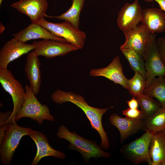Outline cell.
I'll return each mask as SVG.
<instances>
[{
  "label": "cell",
  "instance_id": "obj_20",
  "mask_svg": "<svg viewBox=\"0 0 165 165\" xmlns=\"http://www.w3.org/2000/svg\"><path fill=\"white\" fill-rule=\"evenodd\" d=\"M149 152L152 165H165V134L163 131L153 134Z\"/></svg>",
  "mask_w": 165,
  "mask_h": 165
},
{
  "label": "cell",
  "instance_id": "obj_15",
  "mask_svg": "<svg viewBox=\"0 0 165 165\" xmlns=\"http://www.w3.org/2000/svg\"><path fill=\"white\" fill-rule=\"evenodd\" d=\"M29 136L34 141L37 148L36 154L31 165L38 164L42 158L46 156H52L61 159L65 158L66 155L64 152L54 149L50 145L47 138L44 134L32 130Z\"/></svg>",
  "mask_w": 165,
  "mask_h": 165
},
{
  "label": "cell",
  "instance_id": "obj_27",
  "mask_svg": "<svg viewBox=\"0 0 165 165\" xmlns=\"http://www.w3.org/2000/svg\"><path fill=\"white\" fill-rule=\"evenodd\" d=\"M123 114L126 117L133 119H141V114L140 110L138 108L133 109L130 108L123 110Z\"/></svg>",
  "mask_w": 165,
  "mask_h": 165
},
{
  "label": "cell",
  "instance_id": "obj_7",
  "mask_svg": "<svg viewBox=\"0 0 165 165\" xmlns=\"http://www.w3.org/2000/svg\"><path fill=\"white\" fill-rule=\"evenodd\" d=\"M32 130L30 128L18 125L16 122L9 123L2 142L0 145V161L2 164H11L22 138L25 135L29 136Z\"/></svg>",
  "mask_w": 165,
  "mask_h": 165
},
{
  "label": "cell",
  "instance_id": "obj_29",
  "mask_svg": "<svg viewBox=\"0 0 165 165\" xmlns=\"http://www.w3.org/2000/svg\"><path fill=\"white\" fill-rule=\"evenodd\" d=\"M12 113L11 111L6 112H1L0 113V127L2 126L6 121L7 119Z\"/></svg>",
  "mask_w": 165,
  "mask_h": 165
},
{
  "label": "cell",
  "instance_id": "obj_26",
  "mask_svg": "<svg viewBox=\"0 0 165 165\" xmlns=\"http://www.w3.org/2000/svg\"><path fill=\"white\" fill-rule=\"evenodd\" d=\"M127 89L129 93L133 96L136 97L143 94L146 88V79L137 72H134L133 77L128 79Z\"/></svg>",
  "mask_w": 165,
  "mask_h": 165
},
{
  "label": "cell",
  "instance_id": "obj_17",
  "mask_svg": "<svg viewBox=\"0 0 165 165\" xmlns=\"http://www.w3.org/2000/svg\"><path fill=\"white\" fill-rule=\"evenodd\" d=\"M13 35L14 38L24 43L30 40L38 38L67 42L64 38L53 35L37 23H31L26 28Z\"/></svg>",
  "mask_w": 165,
  "mask_h": 165
},
{
  "label": "cell",
  "instance_id": "obj_10",
  "mask_svg": "<svg viewBox=\"0 0 165 165\" xmlns=\"http://www.w3.org/2000/svg\"><path fill=\"white\" fill-rule=\"evenodd\" d=\"M142 11L138 0L125 3L118 14L117 22L119 28L124 32L137 27L141 21Z\"/></svg>",
  "mask_w": 165,
  "mask_h": 165
},
{
  "label": "cell",
  "instance_id": "obj_24",
  "mask_svg": "<svg viewBox=\"0 0 165 165\" xmlns=\"http://www.w3.org/2000/svg\"><path fill=\"white\" fill-rule=\"evenodd\" d=\"M128 61L130 67L146 79V71L143 57L137 52L130 48L120 49Z\"/></svg>",
  "mask_w": 165,
  "mask_h": 165
},
{
  "label": "cell",
  "instance_id": "obj_12",
  "mask_svg": "<svg viewBox=\"0 0 165 165\" xmlns=\"http://www.w3.org/2000/svg\"><path fill=\"white\" fill-rule=\"evenodd\" d=\"M11 6L28 16L31 23H37L45 16L48 5L46 0H20Z\"/></svg>",
  "mask_w": 165,
  "mask_h": 165
},
{
  "label": "cell",
  "instance_id": "obj_14",
  "mask_svg": "<svg viewBox=\"0 0 165 165\" xmlns=\"http://www.w3.org/2000/svg\"><path fill=\"white\" fill-rule=\"evenodd\" d=\"M89 75L93 77H104L115 83L119 84L127 89L128 79L123 73L122 64L120 58L118 56L115 57L106 67L91 69Z\"/></svg>",
  "mask_w": 165,
  "mask_h": 165
},
{
  "label": "cell",
  "instance_id": "obj_23",
  "mask_svg": "<svg viewBox=\"0 0 165 165\" xmlns=\"http://www.w3.org/2000/svg\"><path fill=\"white\" fill-rule=\"evenodd\" d=\"M142 130L154 133L165 130V108L160 107L153 114L143 120Z\"/></svg>",
  "mask_w": 165,
  "mask_h": 165
},
{
  "label": "cell",
  "instance_id": "obj_5",
  "mask_svg": "<svg viewBox=\"0 0 165 165\" xmlns=\"http://www.w3.org/2000/svg\"><path fill=\"white\" fill-rule=\"evenodd\" d=\"M156 38V33L149 34L143 56L146 71V88L156 76H165V65L160 54Z\"/></svg>",
  "mask_w": 165,
  "mask_h": 165
},
{
  "label": "cell",
  "instance_id": "obj_3",
  "mask_svg": "<svg viewBox=\"0 0 165 165\" xmlns=\"http://www.w3.org/2000/svg\"><path fill=\"white\" fill-rule=\"evenodd\" d=\"M26 93L25 100L20 111L16 116V121L24 117H27L42 125L44 120L53 121L54 117L50 113V110L46 105L41 104L35 97L30 86H25Z\"/></svg>",
  "mask_w": 165,
  "mask_h": 165
},
{
  "label": "cell",
  "instance_id": "obj_4",
  "mask_svg": "<svg viewBox=\"0 0 165 165\" xmlns=\"http://www.w3.org/2000/svg\"><path fill=\"white\" fill-rule=\"evenodd\" d=\"M154 133L146 131L141 136L121 148L120 152L125 159L137 164L146 162L152 165V160L149 155V148Z\"/></svg>",
  "mask_w": 165,
  "mask_h": 165
},
{
  "label": "cell",
  "instance_id": "obj_1",
  "mask_svg": "<svg viewBox=\"0 0 165 165\" xmlns=\"http://www.w3.org/2000/svg\"><path fill=\"white\" fill-rule=\"evenodd\" d=\"M52 100L55 103L61 105L67 102L73 103L80 108L85 113L90 122L91 127L99 133L101 139L100 145L107 149L110 143L106 132L102 124L103 115L108 109L113 108L112 106L105 108H99L88 105L84 98L81 95L72 92H65L57 90L50 96Z\"/></svg>",
  "mask_w": 165,
  "mask_h": 165
},
{
  "label": "cell",
  "instance_id": "obj_21",
  "mask_svg": "<svg viewBox=\"0 0 165 165\" xmlns=\"http://www.w3.org/2000/svg\"><path fill=\"white\" fill-rule=\"evenodd\" d=\"M143 94L156 98L160 102L161 107L165 108V76L154 78L145 89Z\"/></svg>",
  "mask_w": 165,
  "mask_h": 165
},
{
  "label": "cell",
  "instance_id": "obj_6",
  "mask_svg": "<svg viewBox=\"0 0 165 165\" xmlns=\"http://www.w3.org/2000/svg\"><path fill=\"white\" fill-rule=\"evenodd\" d=\"M0 82L4 90L11 96L13 104L12 113L3 125L16 122L15 117L24 102L26 93L21 83L14 78L12 72L7 69H0Z\"/></svg>",
  "mask_w": 165,
  "mask_h": 165
},
{
  "label": "cell",
  "instance_id": "obj_13",
  "mask_svg": "<svg viewBox=\"0 0 165 165\" xmlns=\"http://www.w3.org/2000/svg\"><path fill=\"white\" fill-rule=\"evenodd\" d=\"M123 33L126 40L119 48L132 49L143 57L150 33L146 27L141 24L134 28Z\"/></svg>",
  "mask_w": 165,
  "mask_h": 165
},
{
  "label": "cell",
  "instance_id": "obj_33",
  "mask_svg": "<svg viewBox=\"0 0 165 165\" xmlns=\"http://www.w3.org/2000/svg\"><path fill=\"white\" fill-rule=\"evenodd\" d=\"M162 131L165 134V130L163 131Z\"/></svg>",
  "mask_w": 165,
  "mask_h": 165
},
{
  "label": "cell",
  "instance_id": "obj_28",
  "mask_svg": "<svg viewBox=\"0 0 165 165\" xmlns=\"http://www.w3.org/2000/svg\"><path fill=\"white\" fill-rule=\"evenodd\" d=\"M156 41L161 60L165 65V38L158 37Z\"/></svg>",
  "mask_w": 165,
  "mask_h": 165
},
{
  "label": "cell",
  "instance_id": "obj_8",
  "mask_svg": "<svg viewBox=\"0 0 165 165\" xmlns=\"http://www.w3.org/2000/svg\"><path fill=\"white\" fill-rule=\"evenodd\" d=\"M37 24L53 35L64 38L78 49H82L84 45L86 38L85 33L68 21L53 23L47 21L43 17Z\"/></svg>",
  "mask_w": 165,
  "mask_h": 165
},
{
  "label": "cell",
  "instance_id": "obj_16",
  "mask_svg": "<svg viewBox=\"0 0 165 165\" xmlns=\"http://www.w3.org/2000/svg\"><path fill=\"white\" fill-rule=\"evenodd\" d=\"M109 122L119 130L120 137V142L123 143L127 138L143 129V120L123 118L116 113L109 117Z\"/></svg>",
  "mask_w": 165,
  "mask_h": 165
},
{
  "label": "cell",
  "instance_id": "obj_31",
  "mask_svg": "<svg viewBox=\"0 0 165 165\" xmlns=\"http://www.w3.org/2000/svg\"><path fill=\"white\" fill-rule=\"evenodd\" d=\"M146 2L155 1L159 4L161 9L165 12V0H144Z\"/></svg>",
  "mask_w": 165,
  "mask_h": 165
},
{
  "label": "cell",
  "instance_id": "obj_22",
  "mask_svg": "<svg viewBox=\"0 0 165 165\" xmlns=\"http://www.w3.org/2000/svg\"><path fill=\"white\" fill-rule=\"evenodd\" d=\"M85 0H72L70 8L65 12L59 16H50L46 14L45 16L68 21L79 28L80 13L84 6Z\"/></svg>",
  "mask_w": 165,
  "mask_h": 165
},
{
  "label": "cell",
  "instance_id": "obj_32",
  "mask_svg": "<svg viewBox=\"0 0 165 165\" xmlns=\"http://www.w3.org/2000/svg\"><path fill=\"white\" fill-rule=\"evenodd\" d=\"M3 0H0V5H1Z\"/></svg>",
  "mask_w": 165,
  "mask_h": 165
},
{
  "label": "cell",
  "instance_id": "obj_30",
  "mask_svg": "<svg viewBox=\"0 0 165 165\" xmlns=\"http://www.w3.org/2000/svg\"><path fill=\"white\" fill-rule=\"evenodd\" d=\"M127 103L129 108L133 109L138 108L139 104L135 97H133L130 100L127 101Z\"/></svg>",
  "mask_w": 165,
  "mask_h": 165
},
{
  "label": "cell",
  "instance_id": "obj_19",
  "mask_svg": "<svg viewBox=\"0 0 165 165\" xmlns=\"http://www.w3.org/2000/svg\"><path fill=\"white\" fill-rule=\"evenodd\" d=\"M142 24L151 33H160L165 31V14L162 10L151 7L143 10Z\"/></svg>",
  "mask_w": 165,
  "mask_h": 165
},
{
  "label": "cell",
  "instance_id": "obj_11",
  "mask_svg": "<svg viewBox=\"0 0 165 165\" xmlns=\"http://www.w3.org/2000/svg\"><path fill=\"white\" fill-rule=\"evenodd\" d=\"M35 49L32 44L23 42L14 38L7 41L0 50V69H7L10 62Z\"/></svg>",
  "mask_w": 165,
  "mask_h": 165
},
{
  "label": "cell",
  "instance_id": "obj_9",
  "mask_svg": "<svg viewBox=\"0 0 165 165\" xmlns=\"http://www.w3.org/2000/svg\"><path fill=\"white\" fill-rule=\"evenodd\" d=\"M32 44L35 47L33 51L37 56H42L47 59L64 56L70 52L79 50L73 45L68 42L52 39L34 41Z\"/></svg>",
  "mask_w": 165,
  "mask_h": 165
},
{
  "label": "cell",
  "instance_id": "obj_2",
  "mask_svg": "<svg viewBox=\"0 0 165 165\" xmlns=\"http://www.w3.org/2000/svg\"><path fill=\"white\" fill-rule=\"evenodd\" d=\"M57 136L60 138L64 139L69 142L68 148L79 152L84 159V162L88 163L91 158H108L111 154L102 149L100 145L94 141L88 140L77 134L75 131L71 132L62 125L58 129Z\"/></svg>",
  "mask_w": 165,
  "mask_h": 165
},
{
  "label": "cell",
  "instance_id": "obj_25",
  "mask_svg": "<svg viewBox=\"0 0 165 165\" xmlns=\"http://www.w3.org/2000/svg\"><path fill=\"white\" fill-rule=\"evenodd\" d=\"M136 97L141 108L142 120L152 115L161 107L160 102L157 100L144 94Z\"/></svg>",
  "mask_w": 165,
  "mask_h": 165
},
{
  "label": "cell",
  "instance_id": "obj_18",
  "mask_svg": "<svg viewBox=\"0 0 165 165\" xmlns=\"http://www.w3.org/2000/svg\"><path fill=\"white\" fill-rule=\"evenodd\" d=\"M41 63L38 56L33 51L28 54L24 72L30 86L35 95L38 94L41 84Z\"/></svg>",
  "mask_w": 165,
  "mask_h": 165
}]
</instances>
